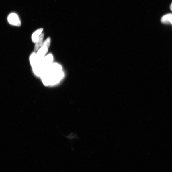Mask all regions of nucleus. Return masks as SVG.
<instances>
[{
  "instance_id": "1",
  "label": "nucleus",
  "mask_w": 172,
  "mask_h": 172,
  "mask_svg": "<svg viewBox=\"0 0 172 172\" xmlns=\"http://www.w3.org/2000/svg\"><path fill=\"white\" fill-rule=\"evenodd\" d=\"M61 66L57 63H53L45 69L41 77L45 86L57 84L63 78L64 73Z\"/></svg>"
},
{
  "instance_id": "5",
  "label": "nucleus",
  "mask_w": 172,
  "mask_h": 172,
  "mask_svg": "<svg viewBox=\"0 0 172 172\" xmlns=\"http://www.w3.org/2000/svg\"><path fill=\"white\" fill-rule=\"evenodd\" d=\"M30 61L31 65L34 71L38 67L39 64V62L37 60L35 52H33L31 54L30 57Z\"/></svg>"
},
{
  "instance_id": "3",
  "label": "nucleus",
  "mask_w": 172,
  "mask_h": 172,
  "mask_svg": "<svg viewBox=\"0 0 172 172\" xmlns=\"http://www.w3.org/2000/svg\"><path fill=\"white\" fill-rule=\"evenodd\" d=\"M53 56L52 54H49L45 56L40 62V64L44 70L52 64L53 61Z\"/></svg>"
},
{
  "instance_id": "8",
  "label": "nucleus",
  "mask_w": 172,
  "mask_h": 172,
  "mask_svg": "<svg viewBox=\"0 0 172 172\" xmlns=\"http://www.w3.org/2000/svg\"><path fill=\"white\" fill-rule=\"evenodd\" d=\"M43 30L42 28H40L38 29L35 32H34L32 36V41L34 43H36L38 39L42 33Z\"/></svg>"
},
{
  "instance_id": "10",
  "label": "nucleus",
  "mask_w": 172,
  "mask_h": 172,
  "mask_svg": "<svg viewBox=\"0 0 172 172\" xmlns=\"http://www.w3.org/2000/svg\"><path fill=\"white\" fill-rule=\"evenodd\" d=\"M170 9L171 10V11H172V2L171 4V6L170 7Z\"/></svg>"
},
{
  "instance_id": "9",
  "label": "nucleus",
  "mask_w": 172,
  "mask_h": 172,
  "mask_svg": "<svg viewBox=\"0 0 172 172\" xmlns=\"http://www.w3.org/2000/svg\"><path fill=\"white\" fill-rule=\"evenodd\" d=\"M51 40L50 38H48L44 42L42 45L44 46L49 48L50 46V44Z\"/></svg>"
},
{
  "instance_id": "2",
  "label": "nucleus",
  "mask_w": 172,
  "mask_h": 172,
  "mask_svg": "<svg viewBox=\"0 0 172 172\" xmlns=\"http://www.w3.org/2000/svg\"><path fill=\"white\" fill-rule=\"evenodd\" d=\"M8 22L11 25L17 26L21 25V22L19 18L15 13H10L7 17Z\"/></svg>"
},
{
  "instance_id": "4",
  "label": "nucleus",
  "mask_w": 172,
  "mask_h": 172,
  "mask_svg": "<svg viewBox=\"0 0 172 172\" xmlns=\"http://www.w3.org/2000/svg\"><path fill=\"white\" fill-rule=\"evenodd\" d=\"M48 47L42 45V47L38 51L36 55L37 60L39 62L44 58L45 55L48 52Z\"/></svg>"
},
{
  "instance_id": "7",
  "label": "nucleus",
  "mask_w": 172,
  "mask_h": 172,
  "mask_svg": "<svg viewBox=\"0 0 172 172\" xmlns=\"http://www.w3.org/2000/svg\"><path fill=\"white\" fill-rule=\"evenodd\" d=\"M44 37V34L42 33L36 42L35 45L34 50L35 51L38 50L40 47L42 46V42Z\"/></svg>"
},
{
  "instance_id": "6",
  "label": "nucleus",
  "mask_w": 172,
  "mask_h": 172,
  "mask_svg": "<svg viewBox=\"0 0 172 172\" xmlns=\"http://www.w3.org/2000/svg\"><path fill=\"white\" fill-rule=\"evenodd\" d=\"M161 21L165 24H171L172 25V14L169 13L164 15L161 19Z\"/></svg>"
}]
</instances>
